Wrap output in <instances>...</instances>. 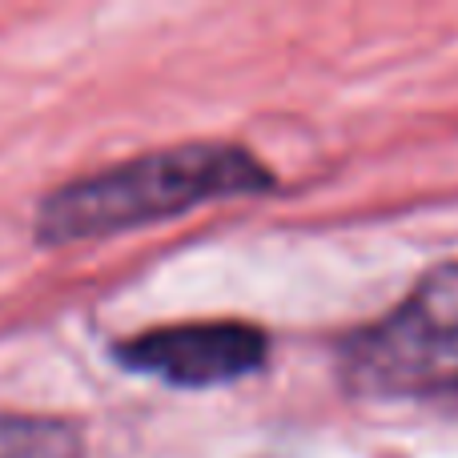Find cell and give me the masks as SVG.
Here are the masks:
<instances>
[{
    "instance_id": "obj_1",
    "label": "cell",
    "mask_w": 458,
    "mask_h": 458,
    "mask_svg": "<svg viewBox=\"0 0 458 458\" xmlns=\"http://www.w3.org/2000/svg\"><path fill=\"white\" fill-rule=\"evenodd\" d=\"M266 190H274V174L242 145H169L48 190L32 209V237L48 250L97 242L169 222L209 201L258 198Z\"/></svg>"
},
{
    "instance_id": "obj_2",
    "label": "cell",
    "mask_w": 458,
    "mask_h": 458,
    "mask_svg": "<svg viewBox=\"0 0 458 458\" xmlns=\"http://www.w3.org/2000/svg\"><path fill=\"white\" fill-rule=\"evenodd\" d=\"M342 374L366 398L458 390V261L438 266L398 310L342 346Z\"/></svg>"
},
{
    "instance_id": "obj_3",
    "label": "cell",
    "mask_w": 458,
    "mask_h": 458,
    "mask_svg": "<svg viewBox=\"0 0 458 458\" xmlns=\"http://www.w3.org/2000/svg\"><path fill=\"white\" fill-rule=\"evenodd\" d=\"M125 370L157 378L165 386L201 390L250 378L266 366V334L245 322H190L145 330L113 346Z\"/></svg>"
},
{
    "instance_id": "obj_4",
    "label": "cell",
    "mask_w": 458,
    "mask_h": 458,
    "mask_svg": "<svg viewBox=\"0 0 458 458\" xmlns=\"http://www.w3.org/2000/svg\"><path fill=\"white\" fill-rule=\"evenodd\" d=\"M0 458H85V435L56 414H0Z\"/></svg>"
}]
</instances>
